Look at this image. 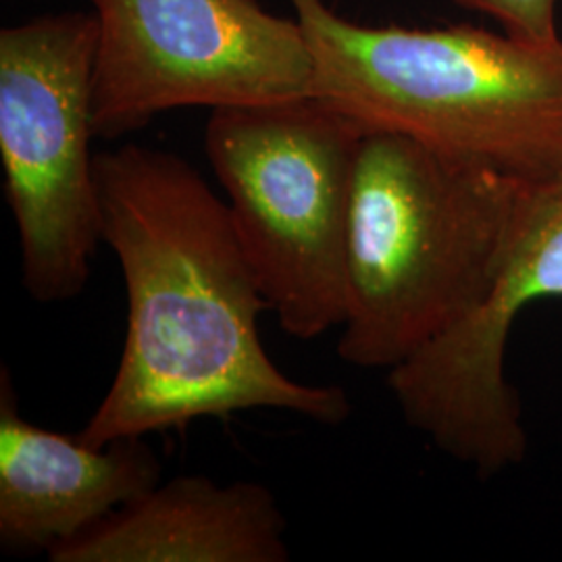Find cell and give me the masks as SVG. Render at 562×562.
<instances>
[{
  "mask_svg": "<svg viewBox=\"0 0 562 562\" xmlns=\"http://www.w3.org/2000/svg\"><path fill=\"white\" fill-rule=\"evenodd\" d=\"M364 127L315 97L215 109L206 159L267 311L296 340L341 327L348 223Z\"/></svg>",
  "mask_w": 562,
  "mask_h": 562,
  "instance_id": "cell-4",
  "label": "cell"
},
{
  "mask_svg": "<svg viewBox=\"0 0 562 562\" xmlns=\"http://www.w3.org/2000/svg\"><path fill=\"white\" fill-rule=\"evenodd\" d=\"M315 59L313 97L361 123L533 181L562 171V38L459 25L369 27L290 0Z\"/></svg>",
  "mask_w": 562,
  "mask_h": 562,
  "instance_id": "cell-2",
  "label": "cell"
},
{
  "mask_svg": "<svg viewBox=\"0 0 562 562\" xmlns=\"http://www.w3.org/2000/svg\"><path fill=\"white\" fill-rule=\"evenodd\" d=\"M11 369H0V543L9 554L48 552L161 483L144 438L104 446L23 419Z\"/></svg>",
  "mask_w": 562,
  "mask_h": 562,
  "instance_id": "cell-8",
  "label": "cell"
},
{
  "mask_svg": "<svg viewBox=\"0 0 562 562\" xmlns=\"http://www.w3.org/2000/svg\"><path fill=\"white\" fill-rule=\"evenodd\" d=\"M285 515L257 482L180 475L157 483L76 538L50 562H288Z\"/></svg>",
  "mask_w": 562,
  "mask_h": 562,
  "instance_id": "cell-9",
  "label": "cell"
},
{
  "mask_svg": "<svg viewBox=\"0 0 562 562\" xmlns=\"http://www.w3.org/2000/svg\"><path fill=\"white\" fill-rule=\"evenodd\" d=\"M562 299V171L527 181L492 285L462 319L387 371L402 417L446 457L492 477L527 457L506 348L522 311Z\"/></svg>",
  "mask_w": 562,
  "mask_h": 562,
  "instance_id": "cell-7",
  "label": "cell"
},
{
  "mask_svg": "<svg viewBox=\"0 0 562 562\" xmlns=\"http://www.w3.org/2000/svg\"><path fill=\"white\" fill-rule=\"evenodd\" d=\"M471 11L494 18L508 36L536 44L561 41L554 21L557 0H452Z\"/></svg>",
  "mask_w": 562,
  "mask_h": 562,
  "instance_id": "cell-10",
  "label": "cell"
},
{
  "mask_svg": "<svg viewBox=\"0 0 562 562\" xmlns=\"http://www.w3.org/2000/svg\"><path fill=\"white\" fill-rule=\"evenodd\" d=\"M102 241L127 296L120 364L80 431L92 446L273 408L341 425L340 385H306L269 359L267 311L232 213L178 155L125 144L97 155Z\"/></svg>",
  "mask_w": 562,
  "mask_h": 562,
  "instance_id": "cell-1",
  "label": "cell"
},
{
  "mask_svg": "<svg viewBox=\"0 0 562 562\" xmlns=\"http://www.w3.org/2000/svg\"><path fill=\"white\" fill-rule=\"evenodd\" d=\"M525 183L367 130L350 201L341 361L390 371L482 301Z\"/></svg>",
  "mask_w": 562,
  "mask_h": 562,
  "instance_id": "cell-3",
  "label": "cell"
},
{
  "mask_svg": "<svg viewBox=\"0 0 562 562\" xmlns=\"http://www.w3.org/2000/svg\"><path fill=\"white\" fill-rule=\"evenodd\" d=\"M90 2H94V0H90Z\"/></svg>",
  "mask_w": 562,
  "mask_h": 562,
  "instance_id": "cell-11",
  "label": "cell"
},
{
  "mask_svg": "<svg viewBox=\"0 0 562 562\" xmlns=\"http://www.w3.org/2000/svg\"><path fill=\"white\" fill-rule=\"evenodd\" d=\"M99 18L46 15L0 32V157L20 236L21 283L76 299L102 241L92 92Z\"/></svg>",
  "mask_w": 562,
  "mask_h": 562,
  "instance_id": "cell-5",
  "label": "cell"
},
{
  "mask_svg": "<svg viewBox=\"0 0 562 562\" xmlns=\"http://www.w3.org/2000/svg\"><path fill=\"white\" fill-rule=\"evenodd\" d=\"M94 134L120 138L181 106H255L313 97L301 21L257 0H94Z\"/></svg>",
  "mask_w": 562,
  "mask_h": 562,
  "instance_id": "cell-6",
  "label": "cell"
}]
</instances>
